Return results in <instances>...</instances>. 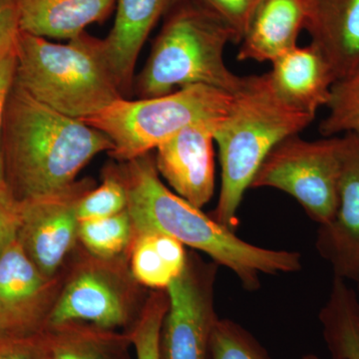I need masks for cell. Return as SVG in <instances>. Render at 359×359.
Segmentation results:
<instances>
[{
    "instance_id": "obj_1",
    "label": "cell",
    "mask_w": 359,
    "mask_h": 359,
    "mask_svg": "<svg viewBox=\"0 0 359 359\" xmlns=\"http://www.w3.org/2000/svg\"><path fill=\"white\" fill-rule=\"evenodd\" d=\"M0 148L7 190L16 202H25L65 192L113 144L100 130L35 100L14 79Z\"/></svg>"
},
{
    "instance_id": "obj_2",
    "label": "cell",
    "mask_w": 359,
    "mask_h": 359,
    "mask_svg": "<svg viewBox=\"0 0 359 359\" xmlns=\"http://www.w3.org/2000/svg\"><path fill=\"white\" fill-rule=\"evenodd\" d=\"M118 172L126 187L127 212L136 233H164L185 247L201 250L233 271L249 292L261 287L262 275L301 271L299 252L250 244L172 192L161 181L150 153L124 162Z\"/></svg>"
},
{
    "instance_id": "obj_3",
    "label": "cell",
    "mask_w": 359,
    "mask_h": 359,
    "mask_svg": "<svg viewBox=\"0 0 359 359\" xmlns=\"http://www.w3.org/2000/svg\"><path fill=\"white\" fill-rule=\"evenodd\" d=\"M313 116L292 107L276 93L268 73L245 77L233 94L229 114L215 132L221 164V189L212 217L235 231L238 210L255 176L276 145L297 135Z\"/></svg>"
},
{
    "instance_id": "obj_4",
    "label": "cell",
    "mask_w": 359,
    "mask_h": 359,
    "mask_svg": "<svg viewBox=\"0 0 359 359\" xmlns=\"http://www.w3.org/2000/svg\"><path fill=\"white\" fill-rule=\"evenodd\" d=\"M15 82L39 102L81 121L125 98L104 39L87 32L65 44L21 32Z\"/></svg>"
},
{
    "instance_id": "obj_5",
    "label": "cell",
    "mask_w": 359,
    "mask_h": 359,
    "mask_svg": "<svg viewBox=\"0 0 359 359\" xmlns=\"http://www.w3.org/2000/svg\"><path fill=\"white\" fill-rule=\"evenodd\" d=\"M165 18L143 69L135 76L138 98L167 95L191 85L236 94L245 77L233 74L224 59L233 33L200 0H177Z\"/></svg>"
},
{
    "instance_id": "obj_6",
    "label": "cell",
    "mask_w": 359,
    "mask_h": 359,
    "mask_svg": "<svg viewBox=\"0 0 359 359\" xmlns=\"http://www.w3.org/2000/svg\"><path fill=\"white\" fill-rule=\"evenodd\" d=\"M233 101V94L223 90L191 85L167 95L119 99L83 122L108 136L113 158L128 162L156 150L191 125L223 121Z\"/></svg>"
},
{
    "instance_id": "obj_7",
    "label": "cell",
    "mask_w": 359,
    "mask_h": 359,
    "mask_svg": "<svg viewBox=\"0 0 359 359\" xmlns=\"http://www.w3.org/2000/svg\"><path fill=\"white\" fill-rule=\"evenodd\" d=\"M342 150V137L316 141L289 137L269 153L250 189L289 194L318 226L327 224L339 205Z\"/></svg>"
},
{
    "instance_id": "obj_8",
    "label": "cell",
    "mask_w": 359,
    "mask_h": 359,
    "mask_svg": "<svg viewBox=\"0 0 359 359\" xmlns=\"http://www.w3.org/2000/svg\"><path fill=\"white\" fill-rule=\"evenodd\" d=\"M219 264L188 256L183 273L166 290L168 309L161 330V359H211Z\"/></svg>"
},
{
    "instance_id": "obj_9",
    "label": "cell",
    "mask_w": 359,
    "mask_h": 359,
    "mask_svg": "<svg viewBox=\"0 0 359 359\" xmlns=\"http://www.w3.org/2000/svg\"><path fill=\"white\" fill-rule=\"evenodd\" d=\"M90 186L88 181L80 182L56 195L18 202V240L27 256L49 280L77 240L80 224L77 203Z\"/></svg>"
},
{
    "instance_id": "obj_10",
    "label": "cell",
    "mask_w": 359,
    "mask_h": 359,
    "mask_svg": "<svg viewBox=\"0 0 359 359\" xmlns=\"http://www.w3.org/2000/svg\"><path fill=\"white\" fill-rule=\"evenodd\" d=\"M222 122L191 125L156 149L158 173L177 195L199 209L214 196L215 132Z\"/></svg>"
},
{
    "instance_id": "obj_11",
    "label": "cell",
    "mask_w": 359,
    "mask_h": 359,
    "mask_svg": "<svg viewBox=\"0 0 359 359\" xmlns=\"http://www.w3.org/2000/svg\"><path fill=\"white\" fill-rule=\"evenodd\" d=\"M342 150L339 205L334 218L321 224L316 248L335 278L359 280V136L346 134Z\"/></svg>"
},
{
    "instance_id": "obj_12",
    "label": "cell",
    "mask_w": 359,
    "mask_h": 359,
    "mask_svg": "<svg viewBox=\"0 0 359 359\" xmlns=\"http://www.w3.org/2000/svg\"><path fill=\"white\" fill-rule=\"evenodd\" d=\"M49 278L27 256L18 238L0 255V316L11 335L35 334Z\"/></svg>"
},
{
    "instance_id": "obj_13",
    "label": "cell",
    "mask_w": 359,
    "mask_h": 359,
    "mask_svg": "<svg viewBox=\"0 0 359 359\" xmlns=\"http://www.w3.org/2000/svg\"><path fill=\"white\" fill-rule=\"evenodd\" d=\"M271 63L269 81L285 103L313 117L320 108L327 107L337 78L314 45L294 47Z\"/></svg>"
},
{
    "instance_id": "obj_14",
    "label": "cell",
    "mask_w": 359,
    "mask_h": 359,
    "mask_svg": "<svg viewBox=\"0 0 359 359\" xmlns=\"http://www.w3.org/2000/svg\"><path fill=\"white\" fill-rule=\"evenodd\" d=\"M311 43L323 54L337 80L359 67V0H306Z\"/></svg>"
},
{
    "instance_id": "obj_15",
    "label": "cell",
    "mask_w": 359,
    "mask_h": 359,
    "mask_svg": "<svg viewBox=\"0 0 359 359\" xmlns=\"http://www.w3.org/2000/svg\"><path fill=\"white\" fill-rule=\"evenodd\" d=\"M177 0H117L114 25L106 39V51L123 96L133 92L135 67L142 47L162 16Z\"/></svg>"
},
{
    "instance_id": "obj_16",
    "label": "cell",
    "mask_w": 359,
    "mask_h": 359,
    "mask_svg": "<svg viewBox=\"0 0 359 359\" xmlns=\"http://www.w3.org/2000/svg\"><path fill=\"white\" fill-rule=\"evenodd\" d=\"M306 15V0H262L241 41L238 60L273 62L294 48Z\"/></svg>"
},
{
    "instance_id": "obj_17",
    "label": "cell",
    "mask_w": 359,
    "mask_h": 359,
    "mask_svg": "<svg viewBox=\"0 0 359 359\" xmlns=\"http://www.w3.org/2000/svg\"><path fill=\"white\" fill-rule=\"evenodd\" d=\"M125 320L126 308L119 290L106 276L92 271L79 273L68 283L49 314V323L57 327L84 321L114 328Z\"/></svg>"
},
{
    "instance_id": "obj_18",
    "label": "cell",
    "mask_w": 359,
    "mask_h": 359,
    "mask_svg": "<svg viewBox=\"0 0 359 359\" xmlns=\"http://www.w3.org/2000/svg\"><path fill=\"white\" fill-rule=\"evenodd\" d=\"M21 32L69 40L87 26L104 22L117 0H15Z\"/></svg>"
},
{
    "instance_id": "obj_19",
    "label": "cell",
    "mask_w": 359,
    "mask_h": 359,
    "mask_svg": "<svg viewBox=\"0 0 359 359\" xmlns=\"http://www.w3.org/2000/svg\"><path fill=\"white\" fill-rule=\"evenodd\" d=\"M188 262L185 245L164 233H136L131 269L135 280L145 287L166 290L183 273Z\"/></svg>"
},
{
    "instance_id": "obj_20",
    "label": "cell",
    "mask_w": 359,
    "mask_h": 359,
    "mask_svg": "<svg viewBox=\"0 0 359 359\" xmlns=\"http://www.w3.org/2000/svg\"><path fill=\"white\" fill-rule=\"evenodd\" d=\"M318 318L332 358L359 359V297L346 280L334 276Z\"/></svg>"
},
{
    "instance_id": "obj_21",
    "label": "cell",
    "mask_w": 359,
    "mask_h": 359,
    "mask_svg": "<svg viewBox=\"0 0 359 359\" xmlns=\"http://www.w3.org/2000/svg\"><path fill=\"white\" fill-rule=\"evenodd\" d=\"M327 107V115L318 128L323 136H359V67L334 82Z\"/></svg>"
},
{
    "instance_id": "obj_22",
    "label": "cell",
    "mask_w": 359,
    "mask_h": 359,
    "mask_svg": "<svg viewBox=\"0 0 359 359\" xmlns=\"http://www.w3.org/2000/svg\"><path fill=\"white\" fill-rule=\"evenodd\" d=\"M133 231V224L126 209L107 218L80 222L78 238L92 254L112 257L126 249Z\"/></svg>"
},
{
    "instance_id": "obj_23",
    "label": "cell",
    "mask_w": 359,
    "mask_h": 359,
    "mask_svg": "<svg viewBox=\"0 0 359 359\" xmlns=\"http://www.w3.org/2000/svg\"><path fill=\"white\" fill-rule=\"evenodd\" d=\"M128 196L118 169L111 168L104 175L102 184L87 191L77 203L79 222L107 218L127 209Z\"/></svg>"
},
{
    "instance_id": "obj_24",
    "label": "cell",
    "mask_w": 359,
    "mask_h": 359,
    "mask_svg": "<svg viewBox=\"0 0 359 359\" xmlns=\"http://www.w3.org/2000/svg\"><path fill=\"white\" fill-rule=\"evenodd\" d=\"M211 359H271L266 349L242 325L219 318L212 334Z\"/></svg>"
},
{
    "instance_id": "obj_25",
    "label": "cell",
    "mask_w": 359,
    "mask_h": 359,
    "mask_svg": "<svg viewBox=\"0 0 359 359\" xmlns=\"http://www.w3.org/2000/svg\"><path fill=\"white\" fill-rule=\"evenodd\" d=\"M167 309L166 290H158L149 299L131 334L137 359H161V330Z\"/></svg>"
},
{
    "instance_id": "obj_26",
    "label": "cell",
    "mask_w": 359,
    "mask_h": 359,
    "mask_svg": "<svg viewBox=\"0 0 359 359\" xmlns=\"http://www.w3.org/2000/svg\"><path fill=\"white\" fill-rule=\"evenodd\" d=\"M224 21L233 33V43H241L262 0H200Z\"/></svg>"
},
{
    "instance_id": "obj_27",
    "label": "cell",
    "mask_w": 359,
    "mask_h": 359,
    "mask_svg": "<svg viewBox=\"0 0 359 359\" xmlns=\"http://www.w3.org/2000/svg\"><path fill=\"white\" fill-rule=\"evenodd\" d=\"M52 344L35 334L0 337V359H48Z\"/></svg>"
},
{
    "instance_id": "obj_28",
    "label": "cell",
    "mask_w": 359,
    "mask_h": 359,
    "mask_svg": "<svg viewBox=\"0 0 359 359\" xmlns=\"http://www.w3.org/2000/svg\"><path fill=\"white\" fill-rule=\"evenodd\" d=\"M20 224L18 202L7 188L0 189V255L18 238Z\"/></svg>"
},
{
    "instance_id": "obj_29",
    "label": "cell",
    "mask_w": 359,
    "mask_h": 359,
    "mask_svg": "<svg viewBox=\"0 0 359 359\" xmlns=\"http://www.w3.org/2000/svg\"><path fill=\"white\" fill-rule=\"evenodd\" d=\"M15 69L16 45L0 56V142H1L4 111H6L9 92L15 79ZM2 188H6V185L4 182V164H2L1 148H0V189Z\"/></svg>"
},
{
    "instance_id": "obj_30",
    "label": "cell",
    "mask_w": 359,
    "mask_h": 359,
    "mask_svg": "<svg viewBox=\"0 0 359 359\" xmlns=\"http://www.w3.org/2000/svg\"><path fill=\"white\" fill-rule=\"evenodd\" d=\"M20 32L15 0H0V56L15 46Z\"/></svg>"
},
{
    "instance_id": "obj_31",
    "label": "cell",
    "mask_w": 359,
    "mask_h": 359,
    "mask_svg": "<svg viewBox=\"0 0 359 359\" xmlns=\"http://www.w3.org/2000/svg\"><path fill=\"white\" fill-rule=\"evenodd\" d=\"M48 359H107L95 347L79 342H65L51 347Z\"/></svg>"
},
{
    "instance_id": "obj_32",
    "label": "cell",
    "mask_w": 359,
    "mask_h": 359,
    "mask_svg": "<svg viewBox=\"0 0 359 359\" xmlns=\"http://www.w3.org/2000/svg\"><path fill=\"white\" fill-rule=\"evenodd\" d=\"M6 335H11L7 332L6 325H4V321L2 320L1 316H0V337H6Z\"/></svg>"
},
{
    "instance_id": "obj_33",
    "label": "cell",
    "mask_w": 359,
    "mask_h": 359,
    "mask_svg": "<svg viewBox=\"0 0 359 359\" xmlns=\"http://www.w3.org/2000/svg\"><path fill=\"white\" fill-rule=\"evenodd\" d=\"M299 359H323L320 358H318V355H316V354H304V355H302V358H299Z\"/></svg>"
},
{
    "instance_id": "obj_34",
    "label": "cell",
    "mask_w": 359,
    "mask_h": 359,
    "mask_svg": "<svg viewBox=\"0 0 359 359\" xmlns=\"http://www.w3.org/2000/svg\"><path fill=\"white\" fill-rule=\"evenodd\" d=\"M358 294H359V280L358 282Z\"/></svg>"
}]
</instances>
